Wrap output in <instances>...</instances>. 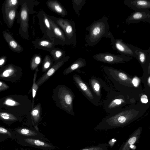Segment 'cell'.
Wrapping results in <instances>:
<instances>
[{
	"label": "cell",
	"mask_w": 150,
	"mask_h": 150,
	"mask_svg": "<svg viewBox=\"0 0 150 150\" xmlns=\"http://www.w3.org/2000/svg\"><path fill=\"white\" fill-rule=\"evenodd\" d=\"M86 65V62L85 59L83 57L79 58L66 68L63 71V74L64 75H68L79 69L85 67Z\"/></svg>",
	"instance_id": "cell-20"
},
{
	"label": "cell",
	"mask_w": 150,
	"mask_h": 150,
	"mask_svg": "<svg viewBox=\"0 0 150 150\" xmlns=\"http://www.w3.org/2000/svg\"><path fill=\"white\" fill-rule=\"evenodd\" d=\"M7 58L6 56H4L1 57L0 58V67L1 68L5 64Z\"/></svg>",
	"instance_id": "cell-37"
},
{
	"label": "cell",
	"mask_w": 150,
	"mask_h": 150,
	"mask_svg": "<svg viewBox=\"0 0 150 150\" xmlns=\"http://www.w3.org/2000/svg\"><path fill=\"white\" fill-rule=\"evenodd\" d=\"M30 2L28 0H20L21 8L17 19L20 24L19 33L23 38L28 39L29 38V17L30 12Z\"/></svg>",
	"instance_id": "cell-3"
},
{
	"label": "cell",
	"mask_w": 150,
	"mask_h": 150,
	"mask_svg": "<svg viewBox=\"0 0 150 150\" xmlns=\"http://www.w3.org/2000/svg\"><path fill=\"white\" fill-rule=\"evenodd\" d=\"M36 48L49 51L54 49L55 46L53 41H51L45 39H40L33 42Z\"/></svg>",
	"instance_id": "cell-21"
},
{
	"label": "cell",
	"mask_w": 150,
	"mask_h": 150,
	"mask_svg": "<svg viewBox=\"0 0 150 150\" xmlns=\"http://www.w3.org/2000/svg\"><path fill=\"white\" fill-rule=\"evenodd\" d=\"M31 114L32 124L37 128V126L40 121L41 117V105L40 103L38 104L33 108Z\"/></svg>",
	"instance_id": "cell-22"
},
{
	"label": "cell",
	"mask_w": 150,
	"mask_h": 150,
	"mask_svg": "<svg viewBox=\"0 0 150 150\" xmlns=\"http://www.w3.org/2000/svg\"><path fill=\"white\" fill-rule=\"evenodd\" d=\"M54 21L64 32L67 40L68 45L74 47L77 41L76 25L74 21L61 18H55Z\"/></svg>",
	"instance_id": "cell-4"
},
{
	"label": "cell",
	"mask_w": 150,
	"mask_h": 150,
	"mask_svg": "<svg viewBox=\"0 0 150 150\" xmlns=\"http://www.w3.org/2000/svg\"><path fill=\"white\" fill-rule=\"evenodd\" d=\"M19 117L13 114L6 112H1L0 120L6 124H11L19 120Z\"/></svg>",
	"instance_id": "cell-24"
},
{
	"label": "cell",
	"mask_w": 150,
	"mask_h": 150,
	"mask_svg": "<svg viewBox=\"0 0 150 150\" xmlns=\"http://www.w3.org/2000/svg\"><path fill=\"white\" fill-rule=\"evenodd\" d=\"M54 62L52 57L46 55L43 60L42 71L43 72H46L54 64Z\"/></svg>",
	"instance_id": "cell-28"
},
{
	"label": "cell",
	"mask_w": 150,
	"mask_h": 150,
	"mask_svg": "<svg viewBox=\"0 0 150 150\" xmlns=\"http://www.w3.org/2000/svg\"><path fill=\"white\" fill-rule=\"evenodd\" d=\"M89 84L91 89L98 100L99 101L102 97V90L106 91L109 88L106 83L101 79L93 76L89 79Z\"/></svg>",
	"instance_id": "cell-11"
},
{
	"label": "cell",
	"mask_w": 150,
	"mask_h": 150,
	"mask_svg": "<svg viewBox=\"0 0 150 150\" xmlns=\"http://www.w3.org/2000/svg\"><path fill=\"white\" fill-rule=\"evenodd\" d=\"M54 91L52 98L56 106L68 114L74 116L73 103L75 96L74 93L63 84L58 85Z\"/></svg>",
	"instance_id": "cell-2"
},
{
	"label": "cell",
	"mask_w": 150,
	"mask_h": 150,
	"mask_svg": "<svg viewBox=\"0 0 150 150\" xmlns=\"http://www.w3.org/2000/svg\"><path fill=\"white\" fill-rule=\"evenodd\" d=\"M46 4L50 10L62 17H64L68 14V12L64 7L57 0H48Z\"/></svg>",
	"instance_id": "cell-18"
},
{
	"label": "cell",
	"mask_w": 150,
	"mask_h": 150,
	"mask_svg": "<svg viewBox=\"0 0 150 150\" xmlns=\"http://www.w3.org/2000/svg\"><path fill=\"white\" fill-rule=\"evenodd\" d=\"M13 132L17 138H30L49 141V140L37 129L25 127L15 128Z\"/></svg>",
	"instance_id": "cell-9"
},
{
	"label": "cell",
	"mask_w": 150,
	"mask_h": 150,
	"mask_svg": "<svg viewBox=\"0 0 150 150\" xmlns=\"http://www.w3.org/2000/svg\"><path fill=\"white\" fill-rule=\"evenodd\" d=\"M41 62V56L38 54L34 55L31 59L30 63V68L32 70H36Z\"/></svg>",
	"instance_id": "cell-29"
},
{
	"label": "cell",
	"mask_w": 150,
	"mask_h": 150,
	"mask_svg": "<svg viewBox=\"0 0 150 150\" xmlns=\"http://www.w3.org/2000/svg\"><path fill=\"white\" fill-rule=\"evenodd\" d=\"M3 36L9 47L13 52L20 53L23 51V47L14 39L12 36L5 30L2 32Z\"/></svg>",
	"instance_id": "cell-16"
},
{
	"label": "cell",
	"mask_w": 150,
	"mask_h": 150,
	"mask_svg": "<svg viewBox=\"0 0 150 150\" xmlns=\"http://www.w3.org/2000/svg\"><path fill=\"white\" fill-rule=\"evenodd\" d=\"M125 4L134 9H146L150 8V1L146 0L125 1Z\"/></svg>",
	"instance_id": "cell-19"
},
{
	"label": "cell",
	"mask_w": 150,
	"mask_h": 150,
	"mask_svg": "<svg viewBox=\"0 0 150 150\" xmlns=\"http://www.w3.org/2000/svg\"><path fill=\"white\" fill-rule=\"evenodd\" d=\"M95 60L106 64H114L122 63L125 61L126 57L122 55H116L109 52L99 53L93 55Z\"/></svg>",
	"instance_id": "cell-10"
},
{
	"label": "cell",
	"mask_w": 150,
	"mask_h": 150,
	"mask_svg": "<svg viewBox=\"0 0 150 150\" xmlns=\"http://www.w3.org/2000/svg\"><path fill=\"white\" fill-rule=\"evenodd\" d=\"M20 0H7L5 1L2 6V12H4L8 9L18 7L20 4Z\"/></svg>",
	"instance_id": "cell-27"
},
{
	"label": "cell",
	"mask_w": 150,
	"mask_h": 150,
	"mask_svg": "<svg viewBox=\"0 0 150 150\" xmlns=\"http://www.w3.org/2000/svg\"><path fill=\"white\" fill-rule=\"evenodd\" d=\"M109 28L108 19L105 16L94 21L86 28L88 33L85 36V46H94L103 37L110 38L113 35L109 31Z\"/></svg>",
	"instance_id": "cell-1"
},
{
	"label": "cell",
	"mask_w": 150,
	"mask_h": 150,
	"mask_svg": "<svg viewBox=\"0 0 150 150\" xmlns=\"http://www.w3.org/2000/svg\"><path fill=\"white\" fill-rule=\"evenodd\" d=\"M22 70L20 67L12 64H9L0 68L1 79L15 82L21 78Z\"/></svg>",
	"instance_id": "cell-6"
},
{
	"label": "cell",
	"mask_w": 150,
	"mask_h": 150,
	"mask_svg": "<svg viewBox=\"0 0 150 150\" xmlns=\"http://www.w3.org/2000/svg\"><path fill=\"white\" fill-rule=\"evenodd\" d=\"M39 70L38 68H37L35 70V71L34 74L33 79V84L32 87V110L33 109V107L34 105V99L35 97L36 96V93L38 91V88L39 86L36 83V80L38 72V71Z\"/></svg>",
	"instance_id": "cell-30"
},
{
	"label": "cell",
	"mask_w": 150,
	"mask_h": 150,
	"mask_svg": "<svg viewBox=\"0 0 150 150\" xmlns=\"http://www.w3.org/2000/svg\"><path fill=\"white\" fill-rule=\"evenodd\" d=\"M86 3L85 0H73L72 6L76 13L79 14V11Z\"/></svg>",
	"instance_id": "cell-31"
},
{
	"label": "cell",
	"mask_w": 150,
	"mask_h": 150,
	"mask_svg": "<svg viewBox=\"0 0 150 150\" xmlns=\"http://www.w3.org/2000/svg\"><path fill=\"white\" fill-rule=\"evenodd\" d=\"M17 142L19 145L40 149L43 150H53L55 146L48 141L30 138H17Z\"/></svg>",
	"instance_id": "cell-8"
},
{
	"label": "cell",
	"mask_w": 150,
	"mask_h": 150,
	"mask_svg": "<svg viewBox=\"0 0 150 150\" xmlns=\"http://www.w3.org/2000/svg\"><path fill=\"white\" fill-rule=\"evenodd\" d=\"M20 150H25V149H21Z\"/></svg>",
	"instance_id": "cell-40"
},
{
	"label": "cell",
	"mask_w": 150,
	"mask_h": 150,
	"mask_svg": "<svg viewBox=\"0 0 150 150\" xmlns=\"http://www.w3.org/2000/svg\"><path fill=\"white\" fill-rule=\"evenodd\" d=\"M148 82L150 84V76L149 77L148 79Z\"/></svg>",
	"instance_id": "cell-39"
},
{
	"label": "cell",
	"mask_w": 150,
	"mask_h": 150,
	"mask_svg": "<svg viewBox=\"0 0 150 150\" xmlns=\"http://www.w3.org/2000/svg\"><path fill=\"white\" fill-rule=\"evenodd\" d=\"M142 129L139 128L135 130L129 137L126 141L120 147L119 150H130L132 145L138 141L140 136Z\"/></svg>",
	"instance_id": "cell-17"
},
{
	"label": "cell",
	"mask_w": 150,
	"mask_h": 150,
	"mask_svg": "<svg viewBox=\"0 0 150 150\" xmlns=\"http://www.w3.org/2000/svg\"><path fill=\"white\" fill-rule=\"evenodd\" d=\"M140 100L142 103H146L148 102L147 96L145 94L141 96Z\"/></svg>",
	"instance_id": "cell-38"
},
{
	"label": "cell",
	"mask_w": 150,
	"mask_h": 150,
	"mask_svg": "<svg viewBox=\"0 0 150 150\" xmlns=\"http://www.w3.org/2000/svg\"><path fill=\"white\" fill-rule=\"evenodd\" d=\"M138 57L140 62L144 63L146 59V54L142 52H140L138 53Z\"/></svg>",
	"instance_id": "cell-34"
},
{
	"label": "cell",
	"mask_w": 150,
	"mask_h": 150,
	"mask_svg": "<svg viewBox=\"0 0 150 150\" xmlns=\"http://www.w3.org/2000/svg\"><path fill=\"white\" fill-rule=\"evenodd\" d=\"M50 52L54 62L59 61L66 57L65 51L59 48H54Z\"/></svg>",
	"instance_id": "cell-26"
},
{
	"label": "cell",
	"mask_w": 150,
	"mask_h": 150,
	"mask_svg": "<svg viewBox=\"0 0 150 150\" xmlns=\"http://www.w3.org/2000/svg\"><path fill=\"white\" fill-rule=\"evenodd\" d=\"M69 58V56H66L59 61L54 62L53 65L36 81V83L39 86L41 85L62 67Z\"/></svg>",
	"instance_id": "cell-12"
},
{
	"label": "cell",
	"mask_w": 150,
	"mask_h": 150,
	"mask_svg": "<svg viewBox=\"0 0 150 150\" xmlns=\"http://www.w3.org/2000/svg\"><path fill=\"white\" fill-rule=\"evenodd\" d=\"M125 102V100L117 93L110 91L107 94L104 101V110L109 114L114 113L119 111L120 107Z\"/></svg>",
	"instance_id": "cell-5"
},
{
	"label": "cell",
	"mask_w": 150,
	"mask_h": 150,
	"mask_svg": "<svg viewBox=\"0 0 150 150\" xmlns=\"http://www.w3.org/2000/svg\"><path fill=\"white\" fill-rule=\"evenodd\" d=\"M43 22L45 27L49 31L52 32V28L47 15L44 13L43 14Z\"/></svg>",
	"instance_id": "cell-33"
},
{
	"label": "cell",
	"mask_w": 150,
	"mask_h": 150,
	"mask_svg": "<svg viewBox=\"0 0 150 150\" xmlns=\"http://www.w3.org/2000/svg\"><path fill=\"white\" fill-rule=\"evenodd\" d=\"M148 18V14L143 12H136L133 13L126 20L127 23L142 21Z\"/></svg>",
	"instance_id": "cell-25"
},
{
	"label": "cell",
	"mask_w": 150,
	"mask_h": 150,
	"mask_svg": "<svg viewBox=\"0 0 150 150\" xmlns=\"http://www.w3.org/2000/svg\"><path fill=\"white\" fill-rule=\"evenodd\" d=\"M72 77L76 86L85 97L92 104L96 106H98L99 101L89 86L82 80L80 76L75 74L72 76Z\"/></svg>",
	"instance_id": "cell-7"
},
{
	"label": "cell",
	"mask_w": 150,
	"mask_h": 150,
	"mask_svg": "<svg viewBox=\"0 0 150 150\" xmlns=\"http://www.w3.org/2000/svg\"><path fill=\"white\" fill-rule=\"evenodd\" d=\"M9 88V86L1 81H0V91L6 90Z\"/></svg>",
	"instance_id": "cell-35"
},
{
	"label": "cell",
	"mask_w": 150,
	"mask_h": 150,
	"mask_svg": "<svg viewBox=\"0 0 150 150\" xmlns=\"http://www.w3.org/2000/svg\"><path fill=\"white\" fill-rule=\"evenodd\" d=\"M52 28L53 33L55 37L57 38L61 45H68L65 35L60 28L47 15Z\"/></svg>",
	"instance_id": "cell-14"
},
{
	"label": "cell",
	"mask_w": 150,
	"mask_h": 150,
	"mask_svg": "<svg viewBox=\"0 0 150 150\" xmlns=\"http://www.w3.org/2000/svg\"><path fill=\"white\" fill-rule=\"evenodd\" d=\"M108 146L106 144H102L95 146L86 148L79 150H107Z\"/></svg>",
	"instance_id": "cell-32"
},
{
	"label": "cell",
	"mask_w": 150,
	"mask_h": 150,
	"mask_svg": "<svg viewBox=\"0 0 150 150\" xmlns=\"http://www.w3.org/2000/svg\"><path fill=\"white\" fill-rule=\"evenodd\" d=\"M8 138L13 140L16 139V135L13 131H12L10 129L1 126L0 127V142H3Z\"/></svg>",
	"instance_id": "cell-23"
},
{
	"label": "cell",
	"mask_w": 150,
	"mask_h": 150,
	"mask_svg": "<svg viewBox=\"0 0 150 150\" xmlns=\"http://www.w3.org/2000/svg\"><path fill=\"white\" fill-rule=\"evenodd\" d=\"M17 9L18 7L13 8L2 12L4 21L9 28H11L17 18L18 13Z\"/></svg>",
	"instance_id": "cell-15"
},
{
	"label": "cell",
	"mask_w": 150,
	"mask_h": 150,
	"mask_svg": "<svg viewBox=\"0 0 150 150\" xmlns=\"http://www.w3.org/2000/svg\"><path fill=\"white\" fill-rule=\"evenodd\" d=\"M132 82L134 86L137 87L139 84V79L137 77L135 76L133 79Z\"/></svg>",
	"instance_id": "cell-36"
},
{
	"label": "cell",
	"mask_w": 150,
	"mask_h": 150,
	"mask_svg": "<svg viewBox=\"0 0 150 150\" xmlns=\"http://www.w3.org/2000/svg\"><path fill=\"white\" fill-rule=\"evenodd\" d=\"M112 48L123 54L133 55L134 53L130 48L120 39H115L113 36L110 38Z\"/></svg>",
	"instance_id": "cell-13"
}]
</instances>
